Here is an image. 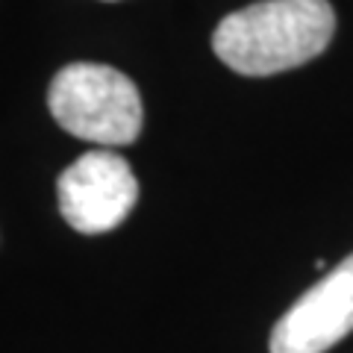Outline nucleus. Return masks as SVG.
<instances>
[{
    "mask_svg": "<svg viewBox=\"0 0 353 353\" xmlns=\"http://www.w3.org/2000/svg\"><path fill=\"white\" fill-rule=\"evenodd\" d=\"M48 106L65 132L94 145H132L141 132L139 88L109 65H65L50 83Z\"/></svg>",
    "mask_w": 353,
    "mask_h": 353,
    "instance_id": "2",
    "label": "nucleus"
},
{
    "mask_svg": "<svg viewBox=\"0 0 353 353\" xmlns=\"http://www.w3.org/2000/svg\"><path fill=\"white\" fill-rule=\"evenodd\" d=\"M353 333V253L303 292L271 330V353H327Z\"/></svg>",
    "mask_w": 353,
    "mask_h": 353,
    "instance_id": "4",
    "label": "nucleus"
},
{
    "mask_svg": "<svg viewBox=\"0 0 353 353\" xmlns=\"http://www.w3.org/2000/svg\"><path fill=\"white\" fill-rule=\"evenodd\" d=\"M62 218L77 233H109L139 201L130 162L112 150H88L62 171L57 183Z\"/></svg>",
    "mask_w": 353,
    "mask_h": 353,
    "instance_id": "3",
    "label": "nucleus"
},
{
    "mask_svg": "<svg viewBox=\"0 0 353 353\" xmlns=\"http://www.w3.org/2000/svg\"><path fill=\"white\" fill-rule=\"evenodd\" d=\"M336 32L330 0H259L212 32L215 57L245 77H271L312 62Z\"/></svg>",
    "mask_w": 353,
    "mask_h": 353,
    "instance_id": "1",
    "label": "nucleus"
}]
</instances>
